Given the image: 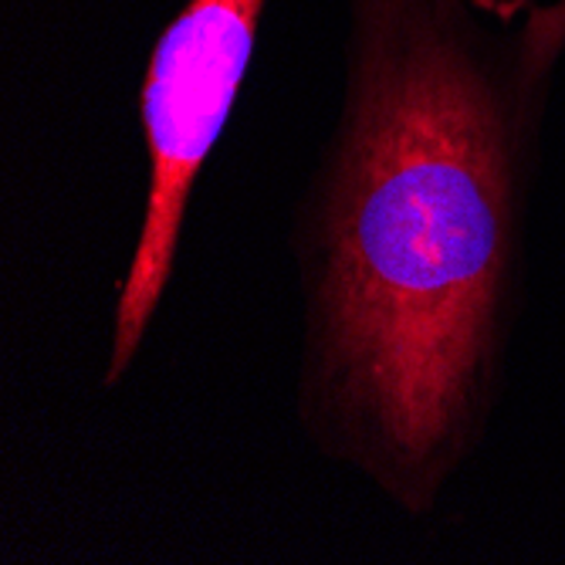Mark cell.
Instances as JSON below:
<instances>
[{
  "label": "cell",
  "mask_w": 565,
  "mask_h": 565,
  "mask_svg": "<svg viewBox=\"0 0 565 565\" xmlns=\"http://www.w3.org/2000/svg\"><path fill=\"white\" fill-rule=\"evenodd\" d=\"M265 4L268 0H186L149 55L142 85L149 196L116 308L106 383L129 370L157 316L177 262L190 190L227 126Z\"/></svg>",
  "instance_id": "2"
},
{
  "label": "cell",
  "mask_w": 565,
  "mask_h": 565,
  "mask_svg": "<svg viewBox=\"0 0 565 565\" xmlns=\"http://www.w3.org/2000/svg\"><path fill=\"white\" fill-rule=\"evenodd\" d=\"M562 47L565 4L345 0L342 109L298 224L301 417L414 515L488 414L519 152Z\"/></svg>",
  "instance_id": "1"
}]
</instances>
